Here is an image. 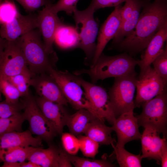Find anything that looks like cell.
Segmentation results:
<instances>
[{"instance_id": "30", "label": "cell", "mask_w": 167, "mask_h": 167, "mask_svg": "<svg viewBox=\"0 0 167 167\" xmlns=\"http://www.w3.org/2000/svg\"><path fill=\"white\" fill-rule=\"evenodd\" d=\"M67 156L72 165L76 167H111L115 166L114 164L104 159H91L80 157L68 153Z\"/></svg>"}, {"instance_id": "3", "label": "cell", "mask_w": 167, "mask_h": 167, "mask_svg": "<svg viewBox=\"0 0 167 167\" xmlns=\"http://www.w3.org/2000/svg\"><path fill=\"white\" fill-rule=\"evenodd\" d=\"M38 28L19 38L28 66L32 76L47 73L54 68L58 60L56 53L49 54L46 50Z\"/></svg>"}, {"instance_id": "7", "label": "cell", "mask_w": 167, "mask_h": 167, "mask_svg": "<svg viewBox=\"0 0 167 167\" xmlns=\"http://www.w3.org/2000/svg\"><path fill=\"white\" fill-rule=\"evenodd\" d=\"M136 75L115 78L108 95L116 118L122 113L134 110V97L137 79Z\"/></svg>"}, {"instance_id": "11", "label": "cell", "mask_w": 167, "mask_h": 167, "mask_svg": "<svg viewBox=\"0 0 167 167\" xmlns=\"http://www.w3.org/2000/svg\"><path fill=\"white\" fill-rule=\"evenodd\" d=\"M29 71L19 38L6 41L0 75L8 77Z\"/></svg>"}, {"instance_id": "39", "label": "cell", "mask_w": 167, "mask_h": 167, "mask_svg": "<svg viewBox=\"0 0 167 167\" xmlns=\"http://www.w3.org/2000/svg\"><path fill=\"white\" fill-rule=\"evenodd\" d=\"M160 162L162 167L167 166V145L166 141L163 146L161 152Z\"/></svg>"}, {"instance_id": "28", "label": "cell", "mask_w": 167, "mask_h": 167, "mask_svg": "<svg viewBox=\"0 0 167 167\" xmlns=\"http://www.w3.org/2000/svg\"><path fill=\"white\" fill-rule=\"evenodd\" d=\"M25 120L23 113L20 112L8 118H0V134L22 131V126Z\"/></svg>"}, {"instance_id": "15", "label": "cell", "mask_w": 167, "mask_h": 167, "mask_svg": "<svg viewBox=\"0 0 167 167\" xmlns=\"http://www.w3.org/2000/svg\"><path fill=\"white\" fill-rule=\"evenodd\" d=\"M122 6L121 4L115 7L101 26L98 34L96 49L91 66L97 62L108 42L113 38L120 28L122 22Z\"/></svg>"}, {"instance_id": "25", "label": "cell", "mask_w": 167, "mask_h": 167, "mask_svg": "<svg viewBox=\"0 0 167 167\" xmlns=\"http://www.w3.org/2000/svg\"><path fill=\"white\" fill-rule=\"evenodd\" d=\"M113 148V154L121 167H141L142 159L141 155H134L114 144L111 145Z\"/></svg>"}, {"instance_id": "37", "label": "cell", "mask_w": 167, "mask_h": 167, "mask_svg": "<svg viewBox=\"0 0 167 167\" xmlns=\"http://www.w3.org/2000/svg\"><path fill=\"white\" fill-rule=\"evenodd\" d=\"M14 1V0H13ZM19 2L26 11L31 13L45 6L50 0H15Z\"/></svg>"}, {"instance_id": "26", "label": "cell", "mask_w": 167, "mask_h": 167, "mask_svg": "<svg viewBox=\"0 0 167 167\" xmlns=\"http://www.w3.org/2000/svg\"><path fill=\"white\" fill-rule=\"evenodd\" d=\"M35 147L32 146L17 147L9 148L3 152L2 158L3 162L22 163L27 160Z\"/></svg>"}, {"instance_id": "34", "label": "cell", "mask_w": 167, "mask_h": 167, "mask_svg": "<svg viewBox=\"0 0 167 167\" xmlns=\"http://www.w3.org/2000/svg\"><path fill=\"white\" fill-rule=\"evenodd\" d=\"M152 64L157 74L167 81V47L164 48L161 53L154 60Z\"/></svg>"}, {"instance_id": "21", "label": "cell", "mask_w": 167, "mask_h": 167, "mask_svg": "<svg viewBox=\"0 0 167 167\" xmlns=\"http://www.w3.org/2000/svg\"><path fill=\"white\" fill-rule=\"evenodd\" d=\"M62 151L53 145L46 149L35 147L27 160L40 167H59Z\"/></svg>"}, {"instance_id": "13", "label": "cell", "mask_w": 167, "mask_h": 167, "mask_svg": "<svg viewBox=\"0 0 167 167\" xmlns=\"http://www.w3.org/2000/svg\"><path fill=\"white\" fill-rule=\"evenodd\" d=\"M37 14L30 13L26 15L19 12L11 21L0 26V36L8 41H13L29 31L38 28Z\"/></svg>"}, {"instance_id": "24", "label": "cell", "mask_w": 167, "mask_h": 167, "mask_svg": "<svg viewBox=\"0 0 167 167\" xmlns=\"http://www.w3.org/2000/svg\"><path fill=\"white\" fill-rule=\"evenodd\" d=\"M54 41L63 49L78 48L79 39L77 30L75 27L63 24L57 29Z\"/></svg>"}, {"instance_id": "2", "label": "cell", "mask_w": 167, "mask_h": 167, "mask_svg": "<svg viewBox=\"0 0 167 167\" xmlns=\"http://www.w3.org/2000/svg\"><path fill=\"white\" fill-rule=\"evenodd\" d=\"M139 60L126 53L108 56L102 53L96 63L88 69H82L74 72L75 75H88L92 83L98 80L110 77H118L128 75H136L135 66Z\"/></svg>"}, {"instance_id": "1", "label": "cell", "mask_w": 167, "mask_h": 167, "mask_svg": "<svg viewBox=\"0 0 167 167\" xmlns=\"http://www.w3.org/2000/svg\"><path fill=\"white\" fill-rule=\"evenodd\" d=\"M167 23V0H154L147 3L140 13L135 27L116 46L131 54L145 49L151 39Z\"/></svg>"}, {"instance_id": "17", "label": "cell", "mask_w": 167, "mask_h": 167, "mask_svg": "<svg viewBox=\"0 0 167 167\" xmlns=\"http://www.w3.org/2000/svg\"><path fill=\"white\" fill-rule=\"evenodd\" d=\"M35 99L45 118L54 126L58 133L62 134L70 115L64 108V105L39 96Z\"/></svg>"}, {"instance_id": "36", "label": "cell", "mask_w": 167, "mask_h": 167, "mask_svg": "<svg viewBox=\"0 0 167 167\" xmlns=\"http://www.w3.org/2000/svg\"><path fill=\"white\" fill-rule=\"evenodd\" d=\"M79 0H59L55 4H52L54 11L58 13L64 11L66 14L71 15L76 9V5Z\"/></svg>"}, {"instance_id": "44", "label": "cell", "mask_w": 167, "mask_h": 167, "mask_svg": "<svg viewBox=\"0 0 167 167\" xmlns=\"http://www.w3.org/2000/svg\"><path fill=\"white\" fill-rule=\"evenodd\" d=\"M1 92H0V97H1Z\"/></svg>"}, {"instance_id": "29", "label": "cell", "mask_w": 167, "mask_h": 167, "mask_svg": "<svg viewBox=\"0 0 167 167\" xmlns=\"http://www.w3.org/2000/svg\"><path fill=\"white\" fill-rule=\"evenodd\" d=\"M0 91L4 96L5 101L12 103L19 102L21 97L20 92L16 88L6 77L0 75Z\"/></svg>"}, {"instance_id": "23", "label": "cell", "mask_w": 167, "mask_h": 167, "mask_svg": "<svg viewBox=\"0 0 167 167\" xmlns=\"http://www.w3.org/2000/svg\"><path fill=\"white\" fill-rule=\"evenodd\" d=\"M96 117L89 110L79 109L74 114L70 115L66 125L71 133L75 135H79L84 133L90 123Z\"/></svg>"}, {"instance_id": "5", "label": "cell", "mask_w": 167, "mask_h": 167, "mask_svg": "<svg viewBox=\"0 0 167 167\" xmlns=\"http://www.w3.org/2000/svg\"><path fill=\"white\" fill-rule=\"evenodd\" d=\"M95 11L90 3L85 9L79 11L76 9L73 12L79 39L78 48L85 53L87 60L92 61L96 49L95 41L99 32V23L94 17Z\"/></svg>"}, {"instance_id": "33", "label": "cell", "mask_w": 167, "mask_h": 167, "mask_svg": "<svg viewBox=\"0 0 167 167\" xmlns=\"http://www.w3.org/2000/svg\"><path fill=\"white\" fill-rule=\"evenodd\" d=\"M61 139L65 152L70 155H75L79 149L78 138L71 133H62Z\"/></svg>"}, {"instance_id": "38", "label": "cell", "mask_w": 167, "mask_h": 167, "mask_svg": "<svg viewBox=\"0 0 167 167\" xmlns=\"http://www.w3.org/2000/svg\"><path fill=\"white\" fill-rule=\"evenodd\" d=\"M126 0H92L91 3L95 11L107 7H116L125 2Z\"/></svg>"}, {"instance_id": "12", "label": "cell", "mask_w": 167, "mask_h": 167, "mask_svg": "<svg viewBox=\"0 0 167 167\" xmlns=\"http://www.w3.org/2000/svg\"><path fill=\"white\" fill-rule=\"evenodd\" d=\"M52 0H50L37 14L38 28L43 40L46 51L49 54L56 53L53 45L58 28L63 24L57 13L53 10Z\"/></svg>"}, {"instance_id": "4", "label": "cell", "mask_w": 167, "mask_h": 167, "mask_svg": "<svg viewBox=\"0 0 167 167\" xmlns=\"http://www.w3.org/2000/svg\"><path fill=\"white\" fill-rule=\"evenodd\" d=\"M47 73L56 82L68 102L74 109L78 110L87 109L100 119L97 111L88 99L76 75L67 71H58L54 68H50Z\"/></svg>"}, {"instance_id": "40", "label": "cell", "mask_w": 167, "mask_h": 167, "mask_svg": "<svg viewBox=\"0 0 167 167\" xmlns=\"http://www.w3.org/2000/svg\"><path fill=\"white\" fill-rule=\"evenodd\" d=\"M6 40L0 36V69L5 47Z\"/></svg>"}, {"instance_id": "10", "label": "cell", "mask_w": 167, "mask_h": 167, "mask_svg": "<svg viewBox=\"0 0 167 167\" xmlns=\"http://www.w3.org/2000/svg\"><path fill=\"white\" fill-rule=\"evenodd\" d=\"M87 98L97 111L100 119L106 120L113 125L116 117L113 109L108 94L105 89L77 77Z\"/></svg>"}, {"instance_id": "42", "label": "cell", "mask_w": 167, "mask_h": 167, "mask_svg": "<svg viewBox=\"0 0 167 167\" xmlns=\"http://www.w3.org/2000/svg\"><path fill=\"white\" fill-rule=\"evenodd\" d=\"M3 1V0H0V5L2 4ZM1 25V24L0 23V26Z\"/></svg>"}, {"instance_id": "35", "label": "cell", "mask_w": 167, "mask_h": 167, "mask_svg": "<svg viewBox=\"0 0 167 167\" xmlns=\"http://www.w3.org/2000/svg\"><path fill=\"white\" fill-rule=\"evenodd\" d=\"M23 108V103H12L5 100L0 102V118L10 117L19 113Z\"/></svg>"}, {"instance_id": "8", "label": "cell", "mask_w": 167, "mask_h": 167, "mask_svg": "<svg viewBox=\"0 0 167 167\" xmlns=\"http://www.w3.org/2000/svg\"><path fill=\"white\" fill-rule=\"evenodd\" d=\"M25 97L23 113L29 122V131L42 140L50 142L58 134L57 131L42 113L35 98L29 95Z\"/></svg>"}, {"instance_id": "18", "label": "cell", "mask_w": 167, "mask_h": 167, "mask_svg": "<svg viewBox=\"0 0 167 167\" xmlns=\"http://www.w3.org/2000/svg\"><path fill=\"white\" fill-rule=\"evenodd\" d=\"M42 140L38 136L34 137L29 130L0 134V158L2 159L3 152L11 148L27 146L41 147Z\"/></svg>"}, {"instance_id": "41", "label": "cell", "mask_w": 167, "mask_h": 167, "mask_svg": "<svg viewBox=\"0 0 167 167\" xmlns=\"http://www.w3.org/2000/svg\"><path fill=\"white\" fill-rule=\"evenodd\" d=\"M21 167H40L39 166L34 163L28 161V162H24L21 164Z\"/></svg>"}, {"instance_id": "19", "label": "cell", "mask_w": 167, "mask_h": 167, "mask_svg": "<svg viewBox=\"0 0 167 167\" xmlns=\"http://www.w3.org/2000/svg\"><path fill=\"white\" fill-rule=\"evenodd\" d=\"M159 134L153 129L145 128L140 138L143 158H148L160 162L162 148L166 142V138L160 137Z\"/></svg>"}, {"instance_id": "32", "label": "cell", "mask_w": 167, "mask_h": 167, "mask_svg": "<svg viewBox=\"0 0 167 167\" xmlns=\"http://www.w3.org/2000/svg\"><path fill=\"white\" fill-rule=\"evenodd\" d=\"M19 11L13 0H3L0 5V23L1 25L11 21Z\"/></svg>"}, {"instance_id": "43", "label": "cell", "mask_w": 167, "mask_h": 167, "mask_svg": "<svg viewBox=\"0 0 167 167\" xmlns=\"http://www.w3.org/2000/svg\"><path fill=\"white\" fill-rule=\"evenodd\" d=\"M2 162H3L1 158H0V163Z\"/></svg>"}, {"instance_id": "16", "label": "cell", "mask_w": 167, "mask_h": 167, "mask_svg": "<svg viewBox=\"0 0 167 167\" xmlns=\"http://www.w3.org/2000/svg\"><path fill=\"white\" fill-rule=\"evenodd\" d=\"M31 85L33 87L38 96L64 105H67L68 101L59 86L48 73L32 77Z\"/></svg>"}, {"instance_id": "20", "label": "cell", "mask_w": 167, "mask_h": 167, "mask_svg": "<svg viewBox=\"0 0 167 167\" xmlns=\"http://www.w3.org/2000/svg\"><path fill=\"white\" fill-rule=\"evenodd\" d=\"M167 40V23L157 32L146 47L144 54L138 65L142 75L149 67L154 60L162 51L165 42Z\"/></svg>"}, {"instance_id": "9", "label": "cell", "mask_w": 167, "mask_h": 167, "mask_svg": "<svg viewBox=\"0 0 167 167\" xmlns=\"http://www.w3.org/2000/svg\"><path fill=\"white\" fill-rule=\"evenodd\" d=\"M167 82L153 68L149 67L137 78L135 107L142 106L144 103L166 91Z\"/></svg>"}, {"instance_id": "31", "label": "cell", "mask_w": 167, "mask_h": 167, "mask_svg": "<svg viewBox=\"0 0 167 167\" xmlns=\"http://www.w3.org/2000/svg\"><path fill=\"white\" fill-rule=\"evenodd\" d=\"M79 148L83 155L90 158H94L98 152L99 144L86 135H79L77 137Z\"/></svg>"}, {"instance_id": "14", "label": "cell", "mask_w": 167, "mask_h": 167, "mask_svg": "<svg viewBox=\"0 0 167 167\" xmlns=\"http://www.w3.org/2000/svg\"><path fill=\"white\" fill-rule=\"evenodd\" d=\"M134 110L124 113L117 118L112 125L113 131L118 138L116 145L124 148L128 142L140 139L137 120L134 115Z\"/></svg>"}, {"instance_id": "22", "label": "cell", "mask_w": 167, "mask_h": 167, "mask_svg": "<svg viewBox=\"0 0 167 167\" xmlns=\"http://www.w3.org/2000/svg\"><path fill=\"white\" fill-rule=\"evenodd\" d=\"M113 131L112 126H107L104 121L96 117L90 123L83 133L99 144L108 145L116 142L111 136Z\"/></svg>"}, {"instance_id": "27", "label": "cell", "mask_w": 167, "mask_h": 167, "mask_svg": "<svg viewBox=\"0 0 167 167\" xmlns=\"http://www.w3.org/2000/svg\"><path fill=\"white\" fill-rule=\"evenodd\" d=\"M32 76L31 72L29 71L6 78L16 88L21 97H26L29 95V88L31 84Z\"/></svg>"}, {"instance_id": "6", "label": "cell", "mask_w": 167, "mask_h": 167, "mask_svg": "<svg viewBox=\"0 0 167 167\" xmlns=\"http://www.w3.org/2000/svg\"><path fill=\"white\" fill-rule=\"evenodd\" d=\"M142 113L136 117L139 126L167 135V96L166 91L144 103Z\"/></svg>"}]
</instances>
